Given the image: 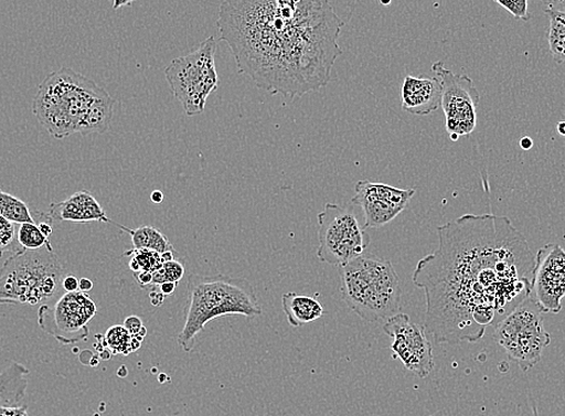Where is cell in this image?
Instances as JSON below:
<instances>
[{
    "mask_svg": "<svg viewBox=\"0 0 565 416\" xmlns=\"http://www.w3.org/2000/svg\"><path fill=\"white\" fill-rule=\"evenodd\" d=\"M93 289V281L88 278H81L78 280V291L88 292Z\"/></svg>",
    "mask_w": 565,
    "mask_h": 416,
    "instance_id": "obj_35",
    "label": "cell"
},
{
    "mask_svg": "<svg viewBox=\"0 0 565 416\" xmlns=\"http://www.w3.org/2000/svg\"><path fill=\"white\" fill-rule=\"evenodd\" d=\"M533 297L545 313L557 314L565 299V250L548 244L537 250L533 274Z\"/></svg>",
    "mask_w": 565,
    "mask_h": 416,
    "instance_id": "obj_14",
    "label": "cell"
},
{
    "mask_svg": "<svg viewBox=\"0 0 565 416\" xmlns=\"http://www.w3.org/2000/svg\"><path fill=\"white\" fill-rule=\"evenodd\" d=\"M185 320L179 344L185 353L193 352L196 335L211 320L225 316L259 317L263 308L250 281L226 275L190 278Z\"/></svg>",
    "mask_w": 565,
    "mask_h": 416,
    "instance_id": "obj_4",
    "label": "cell"
},
{
    "mask_svg": "<svg viewBox=\"0 0 565 416\" xmlns=\"http://www.w3.org/2000/svg\"><path fill=\"white\" fill-rule=\"evenodd\" d=\"M137 0H114L113 8L114 10H118L124 7H130L131 4L136 3Z\"/></svg>",
    "mask_w": 565,
    "mask_h": 416,
    "instance_id": "obj_36",
    "label": "cell"
},
{
    "mask_svg": "<svg viewBox=\"0 0 565 416\" xmlns=\"http://www.w3.org/2000/svg\"><path fill=\"white\" fill-rule=\"evenodd\" d=\"M382 4L387 6L392 3V0H381Z\"/></svg>",
    "mask_w": 565,
    "mask_h": 416,
    "instance_id": "obj_40",
    "label": "cell"
},
{
    "mask_svg": "<svg viewBox=\"0 0 565 416\" xmlns=\"http://www.w3.org/2000/svg\"><path fill=\"white\" fill-rule=\"evenodd\" d=\"M47 216L53 223H113L111 220L107 218L97 199L86 191H79L62 201V203L52 204L49 209Z\"/></svg>",
    "mask_w": 565,
    "mask_h": 416,
    "instance_id": "obj_16",
    "label": "cell"
},
{
    "mask_svg": "<svg viewBox=\"0 0 565 416\" xmlns=\"http://www.w3.org/2000/svg\"><path fill=\"white\" fill-rule=\"evenodd\" d=\"M542 2L548 9L565 11V0H542Z\"/></svg>",
    "mask_w": 565,
    "mask_h": 416,
    "instance_id": "obj_34",
    "label": "cell"
},
{
    "mask_svg": "<svg viewBox=\"0 0 565 416\" xmlns=\"http://www.w3.org/2000/svg\"><path fill=\"white\" fill-rule=\"evenodd\" d=\"M550 19L548 47L558 65L565 66V11L545 9Z\"/></svg>",
    "mask_w": 565,
    "mask_h": 416,
    "instance_id": "obj_20",
    "label": "cell"
},
{
    "mask_svg": "<svg viewBox=\"0 0 565 416\" xmlns=\"http://www.w3.org/2000/svg\"><path fill=\"white\" fill-rule=\"evenodd\" d=\"M150 299L153 306H160L167 299L163 294L160 292L158 287L151 289Z\"/></svg>",
    "mask_w": 565,
    "mask_h": 416,
    "instance_id": "obj_32",
    "label": "cell"
},
{
    "mask_svg": "<svg viewBox=\"0 0 565 416\" xmlns=\"http://www.w3.org/2000/svg\"><path fill=\"white\" fill-rule=\"evenodd\" d=\"M0 216L13 224L35 223L29 206L21 199L0 190Z\"/></svg>",
    "mask_w": 565,
    "mask_h": 416,
    "instance_id": "obj_23",
    "label": "cell"
},
{
    "mask_svg": "<svg viewBox=\"0 0 565 416\" xmlns=\"http://www.w3.org/2000/svg\"><path fill=\"white\" fill-rule=\"evenodd\" d=\"M0 416H30L26 406L0 405Z\"/></svg>",
    "mask_w": 565,
    "mask_h": 416,
    "instance_id": "obj_29",
    "label": "cell"
},
{
    "mask_svg": "<svg viewBox=\"0 0 565 416\" xmlns=\"http://www.w3.org/2000/svg\"><path fill=\"white\" fill-rule=\"evenodd\" d=\"M217 25L237 73L290 99L328 86L343 55L330 0H223Z\"/></svg>",
    "mask_w": 565,
    "mask_h": 416,
    "instance_id": "obj_2",
    "label": "cell"
},
{
    "mask_svg": "<svg viewBox=\"0 0 565 416\" xmlns=\"http://www.w3.org/2000/svg\"><path fill=\"white\" fill-rule=\"evenodd\" d=\"M343 301L369 323H379L401 313L402 291L392 262L361 257L341 267Z\"/></svg>",
    "mask_w": 565,
    "mask_h": 416,
    "instance_id": "obj_5",
    "label": "cell"
},
{
    "mask_svg": "<svg viewBox=\"0 0 565 416\" xmlns=\"http://www.w3.org/2000/svg\"><path fill=\"white\" fill-rule=\"evenodd\" d=\"M104 343L115 355H129L139 351L141 341L134 338L125 327H113L104 334Z\"/></svg>",
    "mask_w": 565,
    "mask_h": 416,
    "instance_id": "obj_22",
    "label": "cell"
},
{
    "mask_svg": "<svg viewBox=\"0 0 565 416\" xmlns=\"http://www.w3.org/2000/svg\"><path fill=\"white\" fill-rule=\"evenodd\" d=\"M402 109L411 115L426 116L435 113L441 104V85L435 77L424 78L408 75L401 89Z\"/></svg>",
    "mask_w": 565,
    "mask_h": 416,
    "instance_id": "obj_15",
    "label": "cell"
},
{
    "mask_svg": "<svg viewBox=\"0 0 565 416\" xmlns=\"http://www.w3.org/2000/svg\"><path fill=\"white\" fill-rule=\"evenodd\" d=\"M384 332L394 340L392 351L394 359L419 378L425 380L434 371L433 344L425 330L412 323L407 314L398 313L385 321Z\"/></svg>",
    "mask_w": 565,
    "mask_h": 416,
    "instance_id": "obj_12",
    "label": "cell"
},
{
    "mask_svg": "<svg viewBox=\"0 0 565 416\" xmlns=\"http://www.w3.org/2000/svg\"><path fill=\"white\" fill-rule=\"evenodd\" d=\"M545 314L541 305L529 297L495 324L494 342L523 372L541 362L545 348L551 343V335L544 327Z\"/></svg>",
    "mask_w": 565,
    "mask_h": 416,
    "instance_id": "obj_8",
    "label": "cell"
},
{
    "mask_svg": "<svg viewBox=\"0 0 565 416\" xmlns=\"http://www.w3.org/2000/svg\"><path fill=\"white\" fill-rule=\"evenodd\" d=\"M78 280L74 275H66L63 278L62 287L65 292H76L78 291Z\"/></svg>",
    "mask_w": 565,
    "mask_h": 416,
    "instance_id": "obj_31",
    "label": "cell"
},
{
    "mask_svg": "<svg viewBox=\"0 0 565 416\" xmlns=\"http://www.w3.org/2000/svg\"><path fill=\"white\" fill-rule=\"evenodd\" d=\"M30 373L31 371L20 362H12L0 372V405L19 406L29 387L25 377Z\"/></svg>",
    "mask_w": 565,
    "mask_h": 416,
    "instance_id": "obj_18",
    "label": "cell"
},
{
    "mask_svg": "<svg viewBox=\"0 0 565 416\" xmlns=\"http://www.w3.org/2000/svg\"><path fill=\"white\" fill-rule=\"evenodd\" d=\"M126 255L131 257L129 267L134 274L140 271L154 274L166 263L173 260V252L160 254L148 249H132L126 252Z\"/></svg>",
    "mask_w": 565,
    "mask_h": 416,
    "instance_id": "obj_21",
    "label": "cell"
},
{
    "mask_svg": "<svg viewBox=\"0 0 565 416\" xmlns=\"http://www.w3.org/2000/svg\"><path fill=\"white\" fill-rule=\"evenodd\" d=\"M497 4L508 10L511 15L522 21H530L529 0H494Z\"/></svg>",
    "mask_w": 565,
    "mask_h": 416,
    "instance_id": "obj_27",
    "label": "cell"
},
{
    "mask_svg": "<svg viewBox=\"0 0 565 416\" xmlns=\"http://www.w3.org/2000/svg\"><path fill=\"white\" fill-rule=\"evenodd\" d=\"M183 276H184V266L180 262L170 260V262L166 263L163 266H161L159 268V270H157L153 274L152 288L158 287L163 284H168V281H172V284L180 285V281L183 278Z\"/></svg>",
    "mask_w": 565,
    "mask_h": 416,
    "instance_id": "obj_25",
    "label": "cell"
},
{
    "mask_svg": "<svg viewBox=\"0 0 565 416\" xmlns=\"http://www.w3.org/2000/svg\"><path fill=\"white\" fill-rule=\"evenodd\" d=\"M520 145L523 150L530 151L533 147V141L531 138H523L521 139Z\"/></svg>",
    "mask_w": 565,
    "mask_h": 416,
    "instance_id": "obj_38",
    "label": "cell"
},
{
    "mask_svg": "<svg viewBox=\"0 0 565 416\" xmlns=\"http://www.w3.org/2000/svg\"><path fill=\"white\" fill-rule=\"evenodd\" d=\"M64 268L53 249L13 252L0 267V303L44 305L63 289Z\"/></svg>",
    "mask_w": 565,
    "mask_h": 416,
    "instance_id": "obj_6",
    "label": "cell"
},
{
    "mask_svg": "<svg viewBox=\"0 0 565 416\" xmlns=\"http://www.w3.org/2000/svg\"><path fill=\"white\" fill-rule=\"evenodd\" d=\"M125 328L129 331L134 338L139 341H143L147 334V330L143 327L142 320L137 316L128 317L125 321Z\"/></svg>",
    "mask_w": 565,
    "mask_h": 416,
    "instance_id": "obj_28",
    "label": "cell"
},
{
    "mask_svg": "<svg viewBox=\"0 0 565 416\" xmlns=\"http://www.w3.org/2000/svg\"><path fill=\"white\" fill-rule=\"evenodd\" d=\"M429 416H436V415H429Z\"/></svg>",
    "mask_w": 565,
    "mask_h": 416,
    "instance_id": "obj_41",
    "label": "cell"
},
{
    "mask_svg": "<svg viewBox=\"0 0 565 416\" xmlns=\"http://www.w3.org/2000/svg\"><path fill=\"white\" fill-rule=\"evenodd\" d=\"M111 224L119 226L120 230L130 235L134 249H148L160 254L173 252V247L168 237L153 226H140L138 230L132 231L116 222Z\"/></svg>",
    "mask_w": 565,
    "mask_h": 416,
    "instance_id": "obj_19",
    "label": "cell"
},
{
    "mask_svg": "<svg viewBox=\"0 0 565 416\" xmlns=\"http://www.w3.org/2000/svg\"><path fill=\"white\" fill-rule=\"evenodd\" d=\"M178 287V284H172V281H168V284L158 286V289L160 290L161 294L164 295L166 298H168L170 297V295L174 292V290H177Z\"/></svg>",
    "mask_w": 565,
    "mask_h": 416,
    "instance_id": "obj_33",
    "label": "cell"
},
{
    "mask_svg": "<svg viewBox=\"0 0 565 416\" xmlns=\"http://www.w3.org/2000/svg\"><path fill=\"white\" fill-rule=\"evenodd\" d=\"M151 200L153 201L154 204H161L164 201V194L161 193L160 191H154L151 194Z\"/></svg>",
    "mask_w": 565,
    "mask_h": 416,
    "instance_id": "obj_37",
    "label": "cell"
},
{
    "mask_svg": "<svg viewBox=\"0 0 565 416\" xmlns=\"http://www.w3.org/2000/svg\"><path fill=\"white\" fill-rule=\"evenodd\" d=\"M97 313L96 302L86 292H65L55 306H40L38 323L62 344H74L87 340L89 321Z\"/></svg>",
    "mask_w": 565,
    "mask_h": 416,
    "instance_id": "obj_11",
    "label": "cell"
},
{
    "mask_svg": "<svg viewBox=\"0 0 565 416\" xmlns=\"http://www.w3.org/2000/svg\"><path fill=\"white\" fill-rule=\"evenodd\" d=\"M433 72L441 85L440 106L446 115V127L451 140L470 136L478 125L477 107L480 102L473 79L448 71L443 62H436Z\"/></svg>",
    "mask_w": 565,
    "mask_h": 416,
    "instance_id": "obj_10",
    "label": "cell"
},
{
    "mask_svg": "<svg viewBox=\"0 0 565 416\" xmlns=\"http://www.w3.org/2000/svg\"><path fill=\"white\" fill-rule=\"evenodd\" d=\"M318 258L321 263L343 267L361 257L371 238L351 207L328 204L318 216Z\"/></svg>",
    "mask_w": 565,
    "mask_h": 416,
    "instance_id": "obj_9",
    "label": "cell"
},
{
    "mask_svg": "<svg viewBox=\"0 0 565 416\" xmlns=\"http://www.w3.org/2000/svg\"><path fill=\"white\" fill-rule=\"evenodd\" d=\"M281 307L287 316L289 326L292 328L311 324L326 314L324 307H322L317 298L296 292L282 295Z\"/></svg>",
    "mask_w": 565,
    "mask_h": 416,
    "instance_id": "obj_17",
    "label": "cell"
},
{
    "mask_svg": "<svg viewBox=\"0 0 565 416\" xmlns=\"http://www.w3.org/2000/svg\"><path fill=\"white\" fill-rule=\"evenodd\" d=\"M438 248L416 265L424 330L437 343L477 342L532 295L535 254L513 222L465 214L438 226Z\"/></svg>",
    "mask_w": 565,
    "mask_h": 416,
    "instance_id": "obj_1",
    "label": "cell"
},
{
    "mask_svg": "<svg viewBox=\"0 0 565 416\" xmlns=\"http://www.w3.org/2000/svg\"><path fill=\"white\" fill-rule=\"evenodd\" d=\"M134 277L138 280L139 286L142 289H151L153 285V274L147 271H140L134 274Z\"/></svg>",
    "mask_w": 565,
    "mask_h": 416,
    "instance_id": "obj_30",
    "label": "cell"
},
{
    "mask_svg": "<svg viewBox=\"0 0 565 416\" xmlns=\"http://www.w3.org/2000/svg\"><path fill=\"white\" fill-rule=\"evenodd\" d=\"M17 244L19 243L15 224L0 216V258L10 249L15 252L21 248V246H15Z\"/></svg>",
    "mask_w": 565,
    "mask_h": 416,
    "instance_id": "obj_26",
    "label": "cell"
},
{
    "mask_svg": "<svg viewBox=\"0 0 565 416\" xmlns=\"http://www.w3.org/2000/svg\"><path fill=\"white\" fill-rule=\"evenodd\" d=\"M215 50V39L210 36L190 55L173 60L166 70L170 89L186 116L203 114L209 97L218 89Z\"/></svg>",
    "mask_w": 565,
    "mask_h": 416,
    "instance_id": "obj_7",
    "label": "cell"
},
{
    "mask_svg": "<svg viewBox=\"0 0 565 416\" xmlns=\"http://www.w3.org/2000/svg\"><path fill=\"white\" fill-rule=\"evenodd\" d=\"M115 99L93 79L70 68L51 73L40 85L33 114L50 136L63 140L110 128Z\"/></svg>",
    "mask_w": 565,
    "mask_h": 416,
    "instance_id": "obj_3",
    "label": "cell"
},
{
    "mask_svg": "<svg viewBox=\"0 0 565 416\" xmlns=\"http://www.w3.org/2000/svg\"><path fill=\"white\" fill-rule=\"evenodd\" d=\"M557 130L562 137H565V122H559L557 126Z\"/></svg>",
    "mask_w": 565,
    "mask_h": 416,
    "instance_id": "obj_39",
    "label": "cell"
},
{
    "mask_svg": "<svg viewBox=\"0 0 565 416\" xmlns=\"http://www.w3.org/2000/svg\"><path fill=\"white\" fill-rule=\"evenodd\" d=\"M18 243L26 250L52 249L49 237L39 230L35 223H24L20 225Z\"/></svg>",
    "mask_w": 565,
    "mask_h": 416,
    "instance_id": "obj_24",
    "label": "cell"
},
{
    "mask_svg": "<svg viewBox=\"0 0 565 416\" xmlns=\"http://www.w3.org/2000/svg\"><path fill=\"white\" fill-rule=\"evenodd\" d=\"M415 190H399L385 183L359 181L355 184L353 205L359 206L365 214V230L382 227L393 222L405 211Z\"/></svg>",
    "mask_w": 565,
    "mask_h": 416,
    "instance_id": "obj_13",
    "label": "cell"
}]
</instances>
